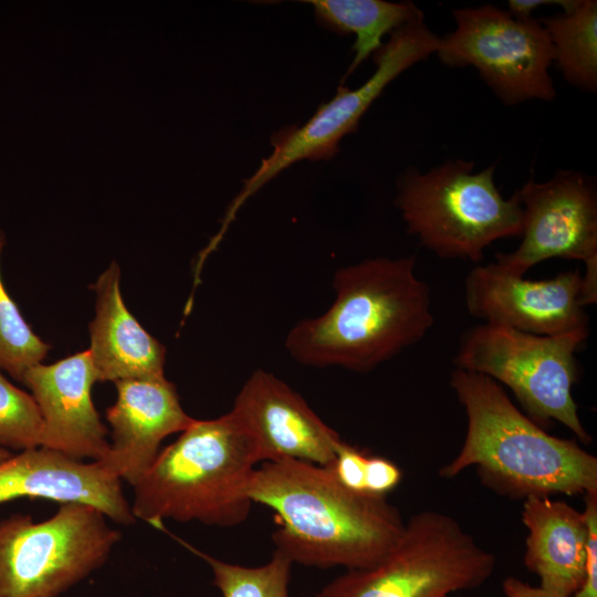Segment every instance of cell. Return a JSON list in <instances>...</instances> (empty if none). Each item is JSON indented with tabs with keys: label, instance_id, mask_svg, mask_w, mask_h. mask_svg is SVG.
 Listing matches in <instances>:
<instances>
[{
	"label": "cell",
	"instance_id": "20",
	"mask_svg": "<svg viewBox=\"0 0 597 597\" xmlns=\"http://www.w3.org/2000/svg\"><path fill=\"white\" fill-rule=\"evenodd\" d=\"M563 77L579 90H597V2L567 0L562 12L541 21Z\"/></svg>",
	"mask_w": 597,
	"mask_h": 597
},
{
	"label": "cell",
	"instance_id": "22",
	"mask_svg": "<svg viewBox=\"0 0 597 597\" xmlns=\"http://www.w3.org/2000/svg\"><path fill=\"white\" fill-rule=\"evenodd\" d=\"M4 243L0 230V255ZM49 349L23 318L0 276V369L22 383L25 371L40 364Z\"/></svg>",
	"mask_w": 597,
	"mask_h": 597
},
{
	"label": "cell",
	"instance_id": "13",
	"mask_svg": "<svg viewBox=\"0 0 597 597\" xmlns=\"http://www.w3.org/2000/svg\"><path fill=\"white\" fill-rule=\"evenodd\" d=\"M230 411L253 438L260 462L329 467L343 442L296 391L262 369L247 379Z\"/></svg>",
	"mask_w": 597,
	"mask_h": 597
},
{
	"label": "cell",
	"instance_id": "5",
	"mask_svg": "<svg viewBox=\"0 0 597 597\" xmlns=\"http://www.w3.org/2000/svg\"><path fill=\"white\" fill-rule=\"evenodd\" d=\"M495 168L474 171L473 161L448 159L426 172H404L395 203L408 233L439 258L475 263L492 242L520 237V200L516 192L502 196Z\"/></svg>",
	"mask_w": 597,
	"mask_h": 597
},
{
	"label": "cell",
	"instance_id": "27",
	"mask_svg": "<svg viewBox=\"0 0 597 597\" xmlns=\"http://www.w3.org/2000/svg\"><path fill=\"white\" fill-rule=\"evenodd\" d=\"M505 597H558L541 587H533L515 577H507L503 584Z\"/></svg>",
	"mask_w": 597,
	"mask_h": 597
},
{
	"label": "cell",
	"instance_id": "17",
	"mask_svg": "<svg viewBox=\"0 0 597 597\" xmlns=\"http://www.w3.org/2000/svg\"><path fill=\"white\" fill-rule=\"evenodd\" d=\"M95 317L90 325L87 349L98 381L165 377V346L151 336L126 307L116 262L98 276Z\"/></svg>",
	"mask_w": 597,
	"mask_h": 597
},
{
	"label": "cell",
	"instance_id": "29",
	"mask_svg": "<svg viewBox=\"0 0 597 597\" xmlns=\"http://www.w3.org/2000/svg\"><path fill=\"white\" fill-rule=\"evenodd\" d=\"M10 455H11V452H10L9 450L1 449V448H0V462L4 461V460L8 459Z\"/></svg>",
	"mask_w": 597,
	"mask_h": 597
},
{
	"label": "cell",
	"instance_id": "18",
	"mask_svg": "<svg viewBox=\"0 0 597 597\" xmlns=\"http://www.w3.org/2000/svg\"><path fill=\"white\" fill-rule=\"evenodd\" d=\"M522 522L527 528L525 565L541 588L572 597L580 587L586 566L587 524L583 512L545 495L525 498Z\"/></svg>",
	"mask_w": 597,
	"mask_h": 597
},
{
	"label": "cell",
	"instance_id": "1",
	"mask_svg": "<svg viewBox=\"0 0 597 597\" xmlns=\"http://www.w3.org/2000/svg\"><path fill=\"white\" fill-rule=\"evenodd\" d=\"M249 496L275 512V549L304 566L369 568L395 546L406 524L386 496L352 491L331 468L305 461L263 462Z\"/></svg>",
	"mask_w": 597,
	"mask_h": 597
},
{
	"label": "cell",
	"instance_id": "19",
	"mask_svg": "<svg viewBox=\"0 0 597 597\" xmlns=\"http://www.w3.org/2000/svg\"><path fill=\"white\" fill-rule=\"evenodd\" d=\"M316 19L324 27L342 34H355L354 57L343 80L348 77L370 54L383 46L387 33L423 17L412 2L384 0H308Z\"/></svg>",
	"mask_w": 597,
	"mask_h": 597
},
{
	"label": "cell",
	"instance_id": "3",
	"mask_svg": "<svg viewBox=\"0 0 597 597\" xmlns=\"http://www.w3.org/2000/svg\"><path fill=\"white\" fill-rule=\"evenodd\" d=\"M450 386L464 408L467 432L459 453L441 468V478L476 467L488 484L513 496L597 492V458L544 431L500 384L455 368Z\"/></svg>",
	"mask_w": 597,
	"mask_h": 597
},
{
	"label": "cell",
	"instance_id": "28",
	"mask_svg": "<svg viewBox=\"0 0 597 597\" xmlns=\"http://www.w3.org/2000/svg\"><path fill=\"white\" fill-rule=\"evenodd\" d=\"M567 0L551 1V0H510L509 12L517 19L533 18L532 13L535 9L544 4H558L563 7Z\"/></svg>",
	"mask_w": 597,
	"mask_h": 597
},
{
	"label": "cell",
	"instance_id": "24",
	"mask_svg": "<svg viewBox=\"0 0 597 597\" xmlns=\"http://www.w3.org/2000/svg\"><path fill=\"white\" fill-rule=\"evenodd\" d=\"M368 455L345 441L338 447L332 464L328 467L336 479L355 492L365 491V474Z\"/></svg>",
	"mask_w": 597,
	"mask_h": 597
},
{
	"label": "cell",
	"instance_id": "11",
	"mask_svg": "<svg viewBox=\"0 0 597 597\" xmlns=\"http://www.w3.org/2000/svg\"><path fill=\"white\" fill-rule=\"evenodd\" d=\"M522 207L521 243L510 253L496 254V264L524 276L537 263L552 258L580 260V303L597 300V193L584 172L558 170L542 182L533 178L515 191Z\"/></svg>",
	"mask_w": 597,
	"mask_h": 597
},
{
	"label": "cell",
	"instance_id": "16",
	"mask_svg": "<svg viewBox=\"0 0 597 597\" xmlns=\"http://www.w3.org/2000/svg\"><path fill=\"white\" fill-rule=\"evenodd\" d=\"M20 498L84 503L115 523L136 521L121 479L96 461L83 462L44 447L22 450L0 462V504Z\"/></svg>",
	"mask_w": 597,
	"mask_h": 597
},
{
	"label": "cell",
	"instance_id": "7",
	"mask_svg": "<svg viewBox=\"0 0 597 597\" xmlns=\"http://www.w3.org/2000/svg\"><path fill=\"white\" fill-rule=\"evenodd\" d=\"M587 336L588 329L545 336L483 323L462 334L453 363L509 387L535 423L556 420L588 443L572 394L575 353Z\"/></svg>",
	"mask_w": 597,
	"mask_h": 597
},
{
	"label": "cell",
	"instance_id": "21",
	"mask_svg": "<svg viewBox=\"0 0 597 597\" xmlns=\"http://www.w3.org/2000/svg\"><path fill=\"white\" fill-rule=\"evenodd\" d=\"M212 569L213 585L222 597H290L289 583L293 563L280 551L264 565L247 567L217 559L180 541Z\"/></svg>",
	"mask_w": 597,
	"mask_h": 597
},
{
	"label": "cell",
	"instance_id": "10",
	"mask_svg": "<svg viewBox=\"0 0 597 597\" xmlns=\"http://www.w3.org/2000/svg\"><path fill=\"white\" fill-rule=\"evenodd\" d=\"M455 29L440 38L438 59L449 67H474L505 105L555 97L554 54L541 21L517 19L492 4L452 11Z\"/></svg>",
	"mask_w": 597,
	"mask_h": 597
},
{
	"label": "cell",
	"instance_id": "6",
	"mask_svg": "<svg viewBox=\"0 0 597 597\" xmlns=\"http://www.w3.org/2000/svg\"><path fill=\"white\" fill-rule=\"evenodd\" d=\"M496 557L451 515L425 510L412 515L388 554L376 565L350 569L316 597H447L480 587Z\"/></svg>",
	"mask_w": 597,
	"mask_h": 597
},
{
	"label": "cell",
	"instance_id": "8",
	"mask_svg": "<svg viewBox=\"0 0 597 597\" xmlns=\"http://www.w3.org/2000/svg\"><path fill=\"white\" fill-rule=\"evenodd\" d=\"M106 515L84 503L60 504L34 522L0 520V597H60L108 559L121 540Z\"/></svg>",
	"mask_w": 597,
	"mask_h": 597
},
{
	"label": "cell",
	"instance_id": "14",
	"mask_svg": "<svg viewBox=\"0 0 597 597\" xmlns=\"http://www.w3.org/2000/svg\"><path fill=\"white\" fill-rule=\"evenodd\" d=\"M98 375L88 350L54 364L30 367L22 384L30 390L41 418V446L71 458L102 460L108 449L107 429L92 400Z\"/></svg>",
	"mask_w": 597,
	"mask_h": 597
},
{
	"label": "cell",
	"instance_id": "23",
	"mask_svg": "<svg viewBox=\"0 0 597 597\" xmlns=\"http://www.w3.org/2000/svg\"><path fill=\"white\" fill-rule=\"evenodd\" d=\"M42 418L31 395L11 384L0 369V448L41 446Z\"/></svg>",
	"mask_w": 597,
	"mask_h": 597
},
{
	"label": "cell",
	"instance_id": "25",
	"mask_svg": "<svg viewBox=\"0 0 597 597\" xmlns=\"http://www.w3.org/2000/svg\"><path fill=\"white\" fill-rule=\"evenodd\" d=\"M583 511L587 524L586 566L580 587L573 597H597V492L587 493Z\"/></svg>",
	"mask_w": 597,
	"mask_h": 597
},
{
	"label": "cell",
	"instance_id": "2",
	"mask_svg": "<svg viewBox=\"0 0 597 597\" xmlns=\"http://www.w3.org/2000/svg\"><path fill=\"white\" fill-rule=\"evenodd\" d=\"M417 258H374L338 269L335 300L295 324L285 339L298 363L365 373L421 341L433 325L430 289Z\"/></svg>",
	"mask_w": 597,
	"mask_h": 597
},
{
	"label": "cell",
	"instance_id": "26",
	"mask_svg": "<svg viewBox=\"0 0 597 597\" xmlns=\"http://www.w3.org/2000/svg\"><path fill=\"white\" fill-rule=\"evenodd\" d=\"M401 479L399 468L381 457L368 455L365 474L366 493L386 496Z\"/></svg>",
	"mask_w": 597,
	"mask_h": 597
},
{
	"label": "cell",
	"instance_id": "9",
	"mask_svg": "<svg viewBox=\"0 0 597 597\" xmlns=\"http://www.w3.org/2000/svg\"><path fill=\"white\" fill-rule=\"evenodd\" d=\"M440 38L426 24L425 15L395 30L374 54L376 69L359 87L339 85L335 96L323 103L302 126L277 130L271 138L272 153L244 181L223 217L220 242L241 206L277 174L300 160L329 159L338 151L339 140L356 130L365 112L387 85L413 64L436 53Z\"/></svg>",
	"mask_w": 597,
	"mask_h": 597
},
{
	"label": "cell",
	"instance_id": "4",
	"mask_svg": "<svg viewBox=\"0 0 597 597\" xmlns=\"http://www.w3.org/2000/svg\"><path fill=\"white\" fill-rule=\"evenodd\" d=\"M259 462L253 438L231 411L195 419L134 485L132 513L158 528L167 519L235 526L250 513Z\"/></svg>",
	"mask_w": 597,
	"mask_h": 597
},
{
	"label": "cell",
	"instance_id": "12",
	"mask_svg": "<svg viewBox=\"0 0 597 597\" xmlns=\"http://www.w3.org/2000/svg\"><path fill=\"white\" fill-rule=\"evenodd\" d=\"M580 294L579 270L532 281L493 262L473 268L464 281V301L471 316L535 335L588 329Z\"/></svg>",
	"mask_w": 597,
	"mask_h": 597
},
{
	"label": "cell",
	"instance_id": "15",
	"mask_svg": "<svg viewBox=\"0 0 597 597\" xmlns=\"http://www.w3.org/2000/svg\"><path fill=\"white\" fill-rule=\"evenodd\" d=\"M114 384L117 398L106 410L113 442L96 462L134 486L154 463L161 441L182 432L195 419L182 409L175 385L166 377Z\"/></svg>",
	"mask_w": 597,
	"mask_h": 597
}]
</instances>
